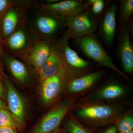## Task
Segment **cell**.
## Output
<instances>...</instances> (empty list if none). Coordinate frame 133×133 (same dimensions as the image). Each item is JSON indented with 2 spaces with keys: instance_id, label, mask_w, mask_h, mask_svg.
<instances>
[{
  "instance_id": "cell-34",
  "label": "cell",
  "mask_w": 133,
  "mask_h": 133,
  "mask_svg": "<svg viewBox=\"0 0 133 133\" xmlns=\"http://www.w3.org/2000/svg\"><path fill=\"white\" fill-rule=\"evenodd\" d=\"M60 133H61V132H60Z\"/></svg>"
},
{
  "instance_id": "cell-8",
  "label": "cell",
  "mask_w": 133,
  "mask_h": 133,
  "mask_svg": "<svg viewBox=\"0 0 133 133\" xmlns=\"http://www.w3.org/2000/svg\"><path fill=\"white\" fill-rule=\"evenodd\" d=\"M69 71L66 67L56 75L45 79L41 83L43 102L48 104L59 96L69 78Z\"/></svg>"
},
{
  "instance_id": "cell-21",
  "label": "cell",
  "mask_w": 133,
  "mask_h": 133,
  "mask_svg": "<svg viewBox=\"0 0 133 133\" xmlns=\"http://www.w3.org/2000/svg\"><path fill=\"white\" fill-rule=\"evenodd\" d=\"M17 123L12 114L4 108L0 109V127H5L15 129Z\"/></svg>"
},
{
  "instance_id": "cell-22",
  "label": "cell",
  "mask_w": 133,
  "mask_h": 133,
  "mask_svg": "<svg viewBox=\"0 0 133 133\" xmlns=\"http://www.w3.org/2000/svg\"><path fill=\"white\" fill-rule=\"evenodd\" d=\"M133 13V0H125L122 2L121 16L124 20L129 19Z\"/></svg>"
},
{
  "instance_id": "cell-4",
  "label": "cell",
  "mask_w": 133,
  "mask_h": 133,
  "mask_svg": "<svg viewBox=\"0 0 133 133\" xmlns=\"http://www.w3.org/2000/svg\"><path fill=\"white\" fill-rule=\"evenodd\" d=\"M79 45L85 54L102 66L116 72L127 80L129 78L114 64L110 56L97 41L91 37L86 36L80 38Z\"/></svg>"
},
{
  "instance_id": "cell-5",
  "label": "cell",
  "mask_w": 133,
  "mask_h": 133,
  "mask_svg": "<svg viewBox=\"0 0 133 133\" xmlns=\"http://www.w3.org/2000/svg\"><path fill=\"white\" fill-rule=\"evenodd\" d=\"M35 40L27 24L20 26L3 43L7 52L10 55L20 58L31 47Z\"/></svg>"
},
{
  "instance_id": "cell-14",
  "label": "cell",
  "mask_w": 133,
  "mask_h": 133,
  "mask_svg": "<svg viewBox=\"0 0 133 133\" xmlns=\"http://www.w3.org/2000/svg\"><path fill=\"white\" fill-rule=\"evenodd\" d=\"M65 67L63 58L55 43L48 58L37 71L40 83L45 79L56 75Z\"/></svg>"
},
{
  "instance_id": "cell-29",
  "label": "cell",
  "mask_w": 133,
  "mask_h": 133,
  "mask_svg": "<svg viewBox=\"0 0 133 133\" xmlns=\"http://www.w3.org/2000/svg\"><path fill=\"white\" fill-rule=\"evenodd\" d=\"M4 92H3V87L2 84L0 81V97H2L3 96Z\"/></svg>"
},
{
  "instance_id": "cell-3",
  "label": "cell",
  "mask_w": 133,
  "mask_h": 133,
  "mask_svg": "<svg viewBox=\"0 0 133 133\" xmlns=\"http://www.w3.org/2000/svg\"><path fill=\"white\" fill-rule=\"evenodd\" d=\"M75 101V98L64 100L44 116L31 133H49L58 129L62 121L73 107Z\"/></svg>"
},
{
  "instance_id": "cell-1",
  "label": "cell",
  "mask_w": 133,
  "mask_h": 133,
  "mask_svg": "<svg viewBox=\"0 0 133 133\" xmlns=\"http://www.w3.org/2000/svg\"><path fill=\"white\" fill-rule=\"evenodd\" d=\"M74 105L70 111L71 115L83 125L95 128L114 123L126 109V105L123 103L84 100Z\"/></svg>"
},
{
  "instance_id": "cell-28",
  "label": "cell",
  "mask_w": 133,
  "mask_h": 133,
  "mask_svg": "<svg viewBox=\"0 0 133 133\" xmlns=\"http://www.w3.org/2000/svg\"><path fill=\"white\" fill-rule=\"evenodd\" d=\"M5 73L3 72V70L1 65V62H0V80L4 79V75Z\"/></svg>"
},
{
  "instance_id": "cell-6",
  "label": "cell",
  "mask_w": 133,
  "mask_h": 133,
  "mask_svg": "<svg viewBox=\"0 0 133 133\" xmlns=\"http://www.w3.org/2000/svg\"><path fill=\"white\" fill-rule=\"evenodd\" d=\"M84 5L81 1L66 0L54 3H47L38 1L33 9L48 12L65 19L83 12Z\"/></svg>"
},
{
  "instance_id": "cell-23",
  "label": "cell",
  "mask_w": 133,
  "mask_h": 133,
  "mask_svg": "<svg viewBox=\"0 0 133 133\" xmlns=\"http://www.w3.org/2000/svg\"><path fill=\"white\" fill-rule=\"evenodd\" d=\"M13 6L14 0H0V19L6 11Z\"/></svg>"
},
{
  "instance_id": "cell-32",
  "label": "cell",
  "mask_w": 133,
  "mask_h": 133,
  "mask_svg": "<svg viewBox=\"0 0 133 133\" xmlns=\"http://www.w3.org/2000/svg\"><path fill=\"white\" fill-rule=\"evenodd\" d=\"M2 108H3V103L2 101L0 99V109H2Z\"/></svg>"
},
{
  "instance_id": "cell-10",
  "label": "cell",
  "mask_w": 133,
  "mask_h": 133,
  "mask_svg": "<svg viewBox=\"0 0 133 133\" xmlns=\"http://www.w3.org/2000/svg\"><path fill=\"white\" fill-rule=\"evenodd\" d=\"M27 10L13 6L9 8L0 19L3 41H5L20 26L26 24Z\"/></svg>"
},
{
  "instance_id": "cell-26",
  "label": "cell",
  "mask_w": 133,
  "mask_h": 133,
  "mask_svg": "<svg viewBox=\"0 0 133 133\" xmlns=\"http://www.w3.org/2000/svg\"><path fill=\"white\" fill-rule=\"evenodd\" d=\"M3 43H4V41H3V38L1 24H0V58L2 57L3 52H4Z\"/></svg>"
},
{
  "instance_id": "cell-31",
  "label": "cell",
  "mask_w": 133,
  "mask_h": 133,
  "mask_svg": "<svg viewBox=\"0 0 133 133\" xmlns=\"http://www.w3.org/2000/svg\"><path fill=\"white\" fill-rule=\"evenodd\" d=\"M118 133H133V130H129L122 132H118Z\"/></svg>"
},
{
  "instance_id": "cell-17",
  "label": "cell",
  "mask_w": 133,
  "mask_h": 133,
  "mask_svg": "<svg viewBox=\"0 0 133 133\" xmlns=\"http://www.w3.org/2000/svg\"><path fill=\"white\" fill-rule=\"evenodd\" d=\"M119 54L124 70L128 74H132L133 50L130 42L129 31L126 28L122 30L121 35Z\"/></svg>"
},
{
  "instance_id": "cell-33",
  "label": "cell",
  "mask_w": 133,
  "mask_h": 133,
  "mask_svg": "<svg viewBox=\"0 0 133 133\" xmlns=\"http://www.w3.org/2000/svg\"><path fill=\"white\" fill-rule=\"evenodd\" d=\"M60 131H59V129H56V130H55V131H53V132H51L49 133H60Z\"/></svg>"
},
{
  "instance_id": "cell-30",
  "label": "cell",
  "mask_w": 133,
  "mask_h": 133,
  "mask_svg": "<svg viewBox=\"0 0 133 133\" xmlns=\"http://www.w3.org/2000/svg\"><path fill=\"white\" fill-rule=\"evenodd\" d=\"M96 0H89L88 1V3L89 5H92L96 2Z\"/></svg>"
},
{
  "instance_id": "cell-11",
  "label": "cell",
  "mask_w": 133,
  "mask_h": 133,
  "mask_svg": "<svg viewBox=\"0 0 133 133\" xmlns=\"http://www.w3.org/2000/svg\"><path fill=\"white\" fill-rule=\"evenodd\" d=\"M128 90L119 83H108L89 95L84 100L112 103L126 97Z\"/></svg>"
},
{
  "instance_id": "cell-19",
  "label": "cell",
  "mask_w": 133,
  "mask_h": 133,
  "mask_svg": "<svg viewBox=\"0 0 133 133\" xmlns=\"http://www.w3.org/2000/svg\"><path fill=\"white\" fill-rule=\"evenodd\" d=\"M65 127L67 133H92L90 129L77 120L71 114L67 117Z\"/></svg>"
},
{
  "instance_id": "cell-12",
  "label": "cell",
  "mask_w": 133,
  "mask_h": 133,
  "mask_svg": "<svg viewBox=\"0 0 133 133\" xmlns=\"http://www.w3.org/2000/svg\"><path fill=\"white\" fill-rule=\"evenodd\" d=\"M69 37L65 31L55 43L56 47L63 58L65 66L76 69L87 68L90 65V63L79 57L76 51L70 47L69 43Z\"/></svg>"
},
{
  "instance_id": "cell-2",
  "label": "cell",
  "mask_w": 133,
  "mask_h": 133,
  "mask_svg": "<svg viewBox=\"0 0 133 133\" xmlns=\"http://www.w3.org/2000/svg\"><path fill=\"white\" fill-rule=\"evenodd\" d=\"M26 24L35 41L55 39L65 28V19L56 15L36 9L26 12Z\"/></svg>"
},
{
  "instance_id": "cell-18",
  "label": "cell",
  "mask_w": 133,
  "mask_h": 133,
  "mask_svg": "<svg viewBox=\"0 0 133 133\" xmlns=\"http://www.w3.org/2000/svg\"><path fill=\"white\" fill-rule=\"evenodd\" d=\"M117 5L113 4L109 7L103 20L102 31L103 37L108 45H111L115 36L116 14Z\"/></svg>"
},
{
  "instance_id": "cell-16",
  "label": "cell",
  "mask_w": 133,
  "mask_h": 133,
  "mask_svg": "<svg viewBox=\"0 0 133 133\" xmlns=\"http://www.w3.org/2000/svg\"><path fill=\"white\" fill-rule=\"evenodd\" d=\"M105 74L104 71H99L71 79L67 84V92L75 95L84 92L96 84Z\"/></svg>"
},
{
  "instance_id": "cell-7",
  "label": "cell",
  "mask_w": 133,
  "mask_h": 133,
  "mask_svg": "<svg viewBox=\"0 0 133 133\" xmlns=\"http://www.w3.org/2000/svg\"><path fill=\"white\" fill-rule=\"evenodd\" d=\"M66 33L69 37H82L93 33L97 24L88 12H82L65 19Z\"/></svg>"
},
{
  "instance_id": "cell-15",
  "label": "cell",
  "mask_w": 133,
  "mask_h": 133,
  "mask_svg": "<svg viewBox=\"0 0 133 133\" xmlns=\"http://www.w3.org/2000/svg\"><path fill=\"white\" fill-rule=\"evenodd\" d=\"M5 64L15 79L21 84H27L31 80L29 65L18 58L4 52L2 56Z\"/></svg>"
},
{
  "instance_id": "cell-27",
  "label": "cell",
  "mask_w": 133,
  "mask_h": 133,
  "mask_svg": "<svg viewBox=\"0 0 133 133\" xmlns=\"http://www.w3.org/2000/svg\"><path fill=\"white\" fill-rule=\"evenodd\" d=\"M0 133H17L14 129L5 127H0Z\"/></svg>"
},
{
  "instance_id": "cell-24",
  "label": "cell",
  "mask_w": 133,
  "mask_h": 133,
  "mask_svg": "<svg viewBox=\"0 0 133 133\" xmlns=\"http://www.w3.org/2000/svg\"><path fill=\"white\" fill-rule=\"evenodd\" d=\"M104 1L96 0V2L92 5V11L95 14H99L102 12L104 8Z\"/></svg>"
},
{
  "instance_id": "cell-13",
  "label": "cell",
  "mask_w": 133,
  "mask_h": 133,
  "mask_svg": "<svg viewBox=\"0 0 133 133\" xmlns=\"http://www.w3.org/2000/svg\"><path fill=\"white\" fill-rule=\"evenodd\" d=\"M4 80L7 93L9 108L17 124L22 125L24 122L25 116L24 101L5 74Z\"/></svg>"
},
{
  "instance_id": "cell-20",
  "label": "cell",
  "mask_w": 133,
  "mask_h": 133,
  "mask_svg": "<svg viewBox=\"0 0 133 133\" xmlns=\"http://www.w3.org/2000/svg\"><path fill=\"white\" fill-rule=\"evenodd\" d=\"M118 132L133 130V114L132 110L126 111L115 122Z\"/></svg>"
},
{
  "instance_id": "cell-25",
  "label": "cell",
  "mask_w": 133,
  "mask_h": 133,
  "mask_svg": "<svg viewBox=\"0 0 133 133\" xmlns=\"http://www.w3.org/2000/svg\"><path fill=\"white\" fill-rule=\"evenodd\" d=\"M105 127L99 133H118V131L114 123L110 124L104 127Z\"/></svg>"
},
{
  "instance_id": "cell-9",
  "label": "cell",
  "mask_w": 133,
  "mask_h": 133,
  "mask_svg": "<svg viewBox=\"0 0 133 133\" xmlns=\"http://www.w3.org/2000/svg\"><path fill=\"white\" fill-rule=\"evenodd\" d=\"M55 43L46 40L35 41L24 55L18 58L38 71L48 58Z\"/></svg>"
}]
</instances>
